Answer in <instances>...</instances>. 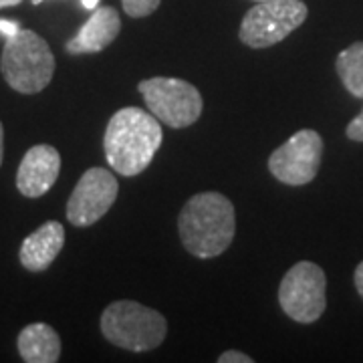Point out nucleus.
Masks as SVG:
<instances>
[{"label":"nucleus","mask_w":363,"mask_h":363,"mask_svg":"<svg viewBox=\"0 0 363 363\" xmlns=\"http://www.w3.org/2000/svg\"><path fill=\"white\" fill-rule=\"evenodd\" d=\"M16 347L26 363H55L61 357L59 333L47 323H30L18 333Z\"/></svg>","instance_id":"ddd939ff"},{"label":"nucleus","mask_w":363,"mask_h":363,"mask_svg":"<svg viewBox=\"0 0 363 363\" xmlns=\"http://www.w3.org/2000/svg\"><path fill=\"white\" fill-rule=\"evenodd\" d=\"M101 333L121 350L142 353L162 345L168 321L160 311L135 301H116L101 313Z\"/></svg>","instance_id":"20e7f679"},{"label":"nucleus","mask_w":363,"mask_h":363,"mask_svg":"<svg viewBox=\"0 0 363 363\" xmlns=\"http://www.w3.org/2000/svg\"><path fill=\"white\" fill-rule=\"evenodd\" d=\"M255 2H264V0H255Z\"/></svg>","instance_id":"b1692460"},{"label":"nucleus","mask_w":363,"mask_h":363,"mask_svg":"<svg viewBox=\"0 0 363 363\" xmlns=\"http://www.w3.org/2000/svg\"><path fill=\"white\" fill-rule=\"evenodd\" d=\"M121 30V18L113 6H97L89 21L81 26L73 39L67 40L69 55H91L101 52L117 39Z\"/></svg>","instance_id":"9b49d317"},{"label":"nucleus","mask_w":363,"mask_h":363,"mask_svg":"<svg viewBox=\"0 0 363 363\" xmlns=\"http://www.w3.org/2000/svg\"><path fill=\"white\" fill-rule=\"evenodd\" d=\"M40 2H43V0H33V4H40Z\"/></svg>","instance_id":"5701e85b"},{"label":"nucleus","mask_w":363,"mask_h":363,"mask_svg":"<svg viewBox=\"0 0 363 363\" xmlns=\"http://www.w3.org/2000/svg\"><path fill=\"white\" fill-rule=\"evenodd\" d=\"M255 359L247 355V353H242V351H224L220 357H218V363H252Z\"/></svg>","instance_id":"f3484780"},{"label":"nucleus","mask_w":363,"mask_h":363,"mask_svg":"<svg viewBox=\"0 0 363 363\" xmlns=\"http://www.w3.org/2000/svg\"><path fill=\"white\" fill-rule=\"evenodd\" d=\"M119 184L117 178L105 168H89L69 196L67 220L73 226L85 228L101 220L117 200Z\"/></svg>","instance_id":"1a4fd4ad"},{"label":"nucleus","mask_w":363,"mask_h":363,"mask_svg":"<svg viewBox=\"0 0 363 363\" xmlns=\"http://www.w3.org/2000/svg\"><path fill=\"white\" fill-rule=\"evenodd\" d=\"M160 2L162 0H121L123 11L128 13V16H133V18H143V16L156 13Z\"/></svg>","instance_id":"2eb2a0df"},{"label":"nucleus","mask_w":363,"mask_h":363,"mask_svg":"<svg viewBox=\"0 0 363 363\" xmlns=\"http://www.w3.org/2000/svg\"><path fill=\"white\" fill-rule=\"evenodd\" d=\"M325 286L327 279L323 269L311 260H301L293 269H289L281 281V309L297 323H315L321 319L327 307Z\"/></svg>","instance_id":"0eeeda50"},{"label":"nucleus","mask_w":363,"mask_h":363,"mask_svg":"<svg viewBox=\"0 0 363 363\" xmlns=\"http://www.w3.org/2000/svg\"><path fill=\"white\" fill-rule=\"evenodd\" d=\"M63 245H65L63 224L57 220L45 222L23 240V247L18 252L21 264L30 272L47 271L52 264V260L63 250Z\"/></svg>","instance_id":"f8f14e48"},{"label":"nucleus","mask_w":363,"mask_h":363,"mask_svg":"<svg viewBox=\"0 0 363 363\" xmlns=\"http://www.w3.org/2000/svg\"><path fill=\"white\" fill-rule=\"evenodd\" d=\"M335 69L345 89L350 91L353 97L363 99V40L353 43L347 49L339 52Z\"/></svg>","instance_id":"4468645a"},{"label":"nucleus","mask_w":363,"mask_h":363,"mask_svg":"<svg viewBox=\"0 0 363 363\" xmlns=\"http://www.w3.org/2000/svg\"><path fill=\"white\" fill-rule=\"evenodd\" d=\"M23 0H0V9H9V6H16L21 4Z\"/></svg>","instance_id":"4be33fe9"},{"label":"nucleus","mask_w":363,"mask_h":363,"mask_svg":"<svg viewBox=\"0 0 363 363\" xmlns=\"http://www.w3.org/2000/svg\"><path fill=\"white\" fill-rule=\"evenodd\" d=\"M323 140L315 130H298L269 157V169L286 186H305L321 168Z\"/></svg>","instance_id":"6e6552de"},{"label":"nucleus","mask_w":363,"mask_h":363,"mask_svg":"<svg viewBox=\"0 0 363 363\" xmlns=\"http://www.w3.org/2000/svg\"><path fill=\"white\" fill-rule=\"evenodd\" d=\"M303 0H264L257 2L242 18L238 37L250 49H267L286 39L307 18Z\"/></svg>","instance_id":"423d86ee"},{"label":"nucleus","mask_w":363,"mask_h":363,"mask_svg":"<svg viewBox=\"0 0 363 363\" xmlns=\"http://www.w3.org/2000/svg\"><path fill=\"white\" fill-rule=\"evenodd\" d=\"M2 157H4V128L0 123V166H2Z\"/></svg>","instance_id":"412c9836"},{"label":"nucleus","mask_w":363,"mask_h":363,"mask_svg":"<svg viewBox=\"0 0 363 363\" xmlns=\"http://www.w3.org/2000/svg\"><path fill=\"white\" fill-rule=\"evenodd\" d=\"M138 89L142 93L150 113H154L162 123L174 130L190 128L202 116V95L192 83L184 79H143L140 81Z\"/></svg>","instance_id":"39448f33"},{"label":"nucleus","mask_w":363,"mask_h":363,"mask_svg":"<svg viewBox=\"0 0 363 363\" xmlns=\"http://www.w3.org/2000/svg\"><path fill=\"white\" fill-rule=\"evenodd\" d=\"M4 81L23 95L43 91L55 75V55L47 40L33 30L21 28L6 39L0 57Z\"/></svg>","instance_id":"7ed1b4c3"},{"label":"nucleus","mask_w":363,"mask_h":363,"mask_svg":"<svg viewBox=\"0 0 363 363\" xmlns=\"http://www.w3.org/2000/svg\"><path fill=\"white\" fill-rule=\"evenodd\" d=\"M18 30H21L18 23H13V21H0V35H4L6 39L14 37Z\"/></svg>","instance_id":"a211bd4d"},{"label":"nucleus","mask_w":363,"mask_h":363,"mask_svg":"<svg viewBox=\"0 0 363 363\" xmlns=\"http://www.w3.org/2000/svg\"><path fill=\"white\" fill-rule=\"evenodd\" d=\"M345 133H347V138H350V140H353V142H363V109L359 116L351 119L350 125H347V130H345Z\"/></svg>","instance_id":"dca6fc26"},{"label":"nucleus","mask_w":363,"mask_h":363,"mask_svg":"<svg viewBox=\"0 0 363 363\" xmlns=\"http://www.w3.org/2000/svg\"><path fill=\"white\" fill-rule=\"evenodd\" d=\"M353 279H355V289H357V293L362 295L363 298V260L357 264V269H355V274H353Z\"/></svg>","instance_id":"6ab92c4d"},{"label":"nucleus","mask_w":363,"mask_h":363,"mask_svg":"<svg viewBox=\"0 0 363 363\" xmlns=\"http://www.w3.org/2000/svg\"><path fill=\"white\" fill-rule=\"evenodd\" d=\"M81 4H83V9H87V11H95V9L99 6V0H81Z\"/></svg>","instance_id":"aec40b11"},{"label":"nucleus","mask_w":363,"mask_h":363,"mask_svg":"<svg viewBox=\"0 0 363 363\" xmlns=\"http://www.w3.org/2000/svg\"><path fill=\"white\" fill-rule=\"evenodd\" d=\"M178 233L184 248L196 259H214L233 245L236 212L220 192L192 196L178 216Z\"/></svg>","instance_id":"f03ea898"},{"label":"nucleus","mask_w":363,"mask_h":363,"mask_svg":"<svg viewBox=\"0 0 363 363\" xmlns=\"http://www.w3.org/2000/svg\"><path fill=\"white\" fill-rule=\"evenodd\" d=\"M164 140L160 119L140 107H123L109 119L104 138L107 164L125 178L142 174L152 164Z\"/></svg>","instance_id":"f257e3e1"},{"label":"nucleus","mask_w":363,"mask_h":363,"mask_svg":"<svg viewBox=\"0 0 363 363\" xmlns=\"http://www.w3.org/2000/svg\"><path fill=\"white\" fill-rule=\"evenodd\" d=\"M59 172H61L59 152L47 143L33 145L18 166L16 188L26 198H40L55 186Z\"/></svg>","instance_id":"9d476101"}]
</instances>
